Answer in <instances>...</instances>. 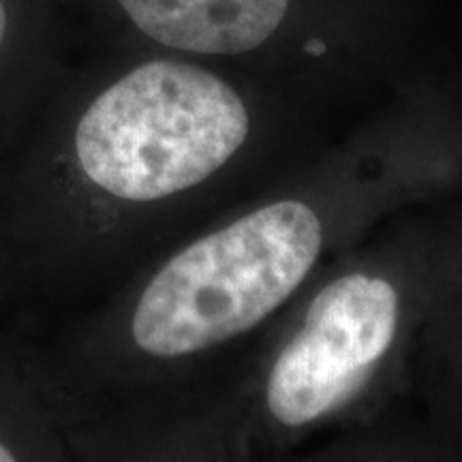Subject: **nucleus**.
<instances>
[{
  "instance_id": "nucleus-2",
  "label": "nucleus",
  "mask_w": 462,
  "mask_h": 462,
  "mask_svg": "<svg viewBox=\"0 0 462 462\" xmlns=\"http://www.w3.org/2000/svg\"><path fill=\"white\" fill-rule=\"evenodd\" d=\"M323 227L302 201H276L184 248L163 265L133 313L150 356L178 357L255 328L310 273Z\"/></svg>"
},
{
  "instance_id": "nucleus-4",
  "label": "nucleus",
  "mask_w": 462,
  "mask_h": 462,
  "mask_svg": "<svg viewBox=\"0 0 462 462\" xmlns=\"http://www.w3.org/2000/svg\"><path fill=\"white\" fill-rule=\"evenodd\" d=\"M150 42L198 56H240L268 42L291 0H116Z\"/></svg>"
},
{
  "instance_id": "nucleus-6",
  "label": "nucleus",
  "mask_w": 462,
  "mask_h": 462,
  "mask_svg": "<svg viewBox=\"0 0 462 462\" xmlns=\"http://www.w3.org/2000/svg\"><path fill=\"white\" fill-rule=\"evenodd\" d=\"M15 456L9 452V448H5L3 443H0V462H14Z\"/></svg>"
},
{
  "instance_id": "nucleus-5",
  "label": "nucleus",
  "mask_w": 462,
  "mask_h": 462,
  "mask_svg": "<svg viewBox=\"0 0 462 462\" xmlns=\"http://www.w3.org/2000/svg\"><path fill=\"white\" fill-rule=\"evenodd\" d=\"M9 26H11V15H9V7L5 0H0V50L5 48L9 37Z\"/></svg>"
},
{
  "instance_id": "nucleus-1",
  "label": "nucleus",
  "mask_w": 462,
  "mask_h": 462,
  "mask_svg": "<svg viewBox=\"0 0 462 462\" xmlns=\"http://www.w3.org/2000/svg\"><path fill=\"white\" fill-rule=\"evenodd\" d=\"M245 101L217 73L148 60L86 109L75 131L79 167L126 201H154L204 182L248 135Z\"/></svg>"
},
{
  "instance_id": "nucleus-3",
  "label": "nucleus",
  "mask_w": 462,
  "mask_h": 462,
  "mask_svg": "<svg viewBox=\"0 0 462 462\" xmlns=\"http://www.w3.org/2000/svg\"><path fill=\"white\" fill-rule=\"evenodd\" d=\"M396 326L398 296L388 281L346 274L323 287L270 371L273 418L296 429L338 409L390 349Z\"/></svg>"
}]
</instances>
